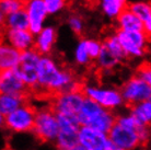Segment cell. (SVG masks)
<instances>
[{
    "label": "cell",
    "instance_id": "6da1fadb",
    "mask_svg": "<svg viewBox=\"0 0 151 150\" xmlns=\"http://www.w3.org/2000/svg\"><path fill=\"white\" fill-rule=\"evenodd\" d=\"M32 134L40 144L53 143L55 145L58 135V123L48 105L37 109Z\"/></svg>",
    "mask_w": 151,
    "mask_h": 150
},
{
    "label": "cell",
    "instance_id": "7a4b0ae2",
    "mask_svg": "<svg viewBox=\"0 0 151 150\" xmlns=\"http://www.w3.org/2000/svg\"><path fill=\"white\" fill-rule=\"evenodd\" d=\"M124 105L130 110L138 103L150 101L151 87L136 76H132L118 89Z\"/></svg>",
    "mask_w": 151,
    "mask_h": 150
},
{
    "label": "cell",
    "instance_id": "3957f363",
    "mask_svg": "<svg viewBox=\"0 0 151 150\" xmlns=\"http://www.w3.org/2000/svg\"><path fill=\"white\" fill-rule=\"evenodd\" d=\"M37 112V107L32 104V102L25 103L21 107L15 110L4 116V129L17 133L33 131L35 122V115Z\"/></svg>",
    "mask_w": 151,
    "mask_h": 150
},
{
    "label": "cell",
    "instance_id": "277c9868",
    "mask_svg": "<svg viewBox=\"0 0 151 150\" xmlns=\"http://www.w3.org/2000/svg\"><path fill=\"white\" fill-rule=\"evenodd\" d=\"M41 57L34 48L24 50L21 53L19 66L17 67L23 82L30 90L31 95L37 84V67Z\"/></svg>",
    "mask_w": 151,
    "mask_h": 150
},
{
    "label": "cell",
    "instance_id": "5b68a950",
    "mask_svg": "<svg viewBox=\"0 0 151 150\" xmlns=\"http://www.w3.org/2000/svg\"><path fill=\"white\" fill-rule=\"evenodd\" d=\"M0 95H31L18 68L0 71Z\"/></svg>",
    "mask_w": 151,
    "mask_h": 150
},
{
    "label": "cell",
    "instance_id": "8992f818",
    "mask_svg": "<svg viewBox=\"0 0 151 150\" xmlns=\"http://www.w3.org/2000/svg\"><path fill=\"white\" fill-rule=\"evenodd\" d=\"M84 98L86 97L82 93H64L47 102V105L54 114L78 115Z\"/></svg>",
    "mask_w": 151,
    "mask_h": 150
},
{
    "label": "cell",
    "instance_id": "52a82bcc",
    "mask_svg": "<svg viewBox=\"0 0 151 150\" xmlns=\"http://www.w3.org/2000/svg\"><path fill=\"white\" fill-rule=\"evenodd\" d=\"M107 139L119 150H134L141 147V141L136 131L125 129L116 123L107 133Z\"/></svg>",
    "mask_w": 151,
    "mask_h": 150
},
{
    "label": "cell",
    "instance_id": "ba28073f",
    "mask_svg": "<svg viewBox=\"0 0 151 150\" xmlns=\"http://www.w3.org/2000/svg\"><path fill=\"white\" fill-rule=\"evenodd\" d=\"M83 94L86 98H89L93 100L101 105L103 109H114L118 105L123 103L122 97L117 89H100L95 87H89L86 86Z\"/></svg>",
    "mask_w": 151,
    "mask_h": 150
},
{
    "label": "cell",
    "instance_id": "9c48e42d",
    "mask_svg": "<svg viewBox=\"0 0 151 150\" xmlns=\"http://www.w3.org/2000/svg\"><path fill=\"white\" fill-rule=\"evenodd\" d=\"M24 10L29 18V31L37 35L43 30V24L47 17V10L43 0H25Z\"/></svg>",
    "mask_w": 151,
    "mask_h": 150
},
{
    "label": "cell",
    "instance_id": "30bf717a",
    "mask_svg": "<svg viewBox=\"0 0 151 150\" xmlns=\"http://www.w3.org/2000/svg\"><path fill=\"white\" fill-rule=\"evenodd\" d=\"M4 38L8 40L9 45L22 53L33 48L35 38L29 30H7L4 33Z\"/></svg>",
    "mask_w": 151,
    "mask_h": 150
},
{
    "label": "cell",
    "instance_id": "8fae6325",
    "mask_svg": "<svg viewBox=\"0 0 151 150\" xmlns=\"http://www.w3.org/2000/svg\"><path fill=\"white\" fill-rule=\"evenodd\" d=\"M78 139H79L80 145L84 147L87 150H92L94 148L103 146L109 140L105 134L100 133L90 127H87V126L80 127L79 133H78Z\"/></svg>",
    "mask_w": 151,
    "mask_h": 150
},
{
    "label": "cell",
    "instance_id": "7c38bea8",
    "mask_svg": "<svg viewBox=\"0 0 151 150\" xmlns=\"http://www.w3.org/2000/svg\"><path fill=\"white\" fill-rule=\"evenodd\" d=\"M57 33L56 30L52 26L43 27V30L36 35L34 38L33 48L41 55V56H48L52 52L53 46L56 42Z\"/></svg>",
    "mask_w": 151,
    "mask_h": 150
},
{
    "label": "cell",
    "instance_id": "4fadbf2b",
    "mask_svg": "<svg viewBox=\"0 0 151 150\" xmlns=\"http://www.w3.org/2000/svg\"><path fill=\"white\" fill-rule=\"evenodd\" d=\"M116 30L124 32H145L144 25L136 15L125 9L116 19Z\"/></svg>",
    "mask_w": 151,
    "mask_h": 150
},
{
    "label": "cell",
    "instance_id": "5bb4252c",
    "mask_svg": "<svg viewBox=\"0 0 151 150\" xmlns=\"http://www.w3.org/2000/svg\"><path fill=\"white\" fill-rule=\"evenodd\" d=\"M21 53L14 49L6 42L0 43V71L13 69L18 67L20 63Z\"/></svg>",
    "mask_w": 151,
    "mask_h": 150
},
{
    "label": "cell",
    "instance_id": "9a60e30c",
    "mask_svg": "<svg viewBox=\"0 0 151 150\" xmlns=\"http://www.w3.org/2000/svg\"><path fill=\"white\" fill-rule=\"evenodd\" d=\"M117 116L118 115L116 113L111 112L110 110L102 109V111L99 113L94 118H92V120L89 123L87 127L95 129V131L103 133L106 135L110 131L111 128L113 127V125L115 124Z\"/></svg>",
    "mask_w": 151,
    "mask_h": 150
},
{
    "label": "cell",
    "instance_id": "2e32d148",
    "mask_svg": "<svg viewBox=\"0 0 151 150\" xmlns=\"http://www.w3.org/2000/svg\"><path fill=\"white\" fill-rule=\"evenodd\" d=\"M29 102H32L30 95H0V113L7 116Z\"/></svg>",
    "mask_w": 151,
    "mask_h": 150
},
{
    "label": "cell",
    "instance_id": "e0dca14e",
    "mask_svg": "<svg viewBox=\"0 0 151 150\" xmlns=\"http://www.w3.org/2000/svg\"><path fill=\"white\" fill-rule=\"evenodd\" d=\"M127 9L141 21L145 33L150 36L151 33V6L149 2H134L127 6Z\"/></svg>",
    "mask_w": 151,
    "mask_h": 150
},
{
    "label": "cell",
    "instance_id": "ac0fdd59",
    "mask_svg": "<svg viewBox=\"0 0 151 150\" xmlns=\"http://www.w3.org/2000/svg\"><path fill=\"white\" fill-rule=\"evenodd\" d=\"M121 65V61L102 44L101 52L96 58V66L100 71H112L114 68Z\"/></svg>",
    "mask_w": 151,
    "mask_h": 150
},
{
    "label": "cell",
    "instance_id": "d6986e66",
    "mask_svg": "<svg viewBox=\"0 0 151 150\" xmlns=\"http://www.w3.org/2000/svg\"><path fill=\"white\" fill-rule=\"evenodd\" d=\"M7 30H29V18L25 10H19L6 17Z\"/></svg>",
    "mask_w": 151,
    "mask_h": 150
},
{
    "label": "cell",
    "instance_id": "ffe728a7",
    "mask_svg": "<svg viewBox=\"0 0 151 150\" xmlns=\"http://www.w3.org/2000/svg\"><path fill=\"white\" fill-rule=\"evenodd\" d=\"M150 110H151L150 101L141 102V103L136 104L130 110V112H132L130 116L134 117L140 125L150 127V120H151Z\"/></svg>",
    "mask_w": 151,
    "mask_h": 150
},
{
    "label": "cell",
    "instance_id": "44dd1931",
    "mask_svg": "<svg viewBox=\"0 0 151 150\" xmlns=\"http://www.w3.org/2000/svg\"><path fill=\"white\" fill-rule=\"evenodd\" d=\"M103 12L111 19H116L125 9H127V0H100Z\"/></svg>",
    "mask_w": 151,
    "mask_h": 150
},
{
    "label": "cell",
    "instance_id": "7402d4cb",
    "mask_svg": "<svg viewBox=\"0 0 151 150\" xmlns=\"http://www.w3.org/2000/svg\"><path fill=\"white\" fill-rule=\"evenodd\" d=\"M102 44L113 54L114 56L116 57L117 59L121 61V64L128 60V57L125 54V52L123 50V48H122L121 44H119V42H118V38H117V36H116L115 31H114V33L109 34V35L104 38V41L102 42Z\"/></svg>",
    "mask_w": 151,
    "mask_h": 150
},
{
    "label": "cell",
    "instance_id": "603a6c76",
    "mask_svg": "<svg viewBox=\"0 0 151 150\" xmlns=\"http://www.w3.org/2000/svg\"><path fill=\"white\" fill-rule=\"evenodd\" d=\"M25 0H0V10L6 17L24 9Z\"/></svg>",
    "mask_w": 151,
    "mask_h": 150
},
{
    "label": "cell",
    "instance_id": "cb8c5ba5",
    "mask_svg": "<svg viewBox=\"0 0 151 150\" xmlns=\"http://www.w3.org/2000/svg\"><path fill=\"white\" fill-rule=\"evenodd\" d=\"M76 61L81 66H88L91 63L90 58L88 56L87 47H86V40L82 38L76 49Z\"/></svg>",
    "mask_w": 151,
    "mask_h": 150
},
{
    "label": "cell",
    "instance_id": "d4e9b609",
    "mask_svg": "<svg viewBox=\"0 0 151 150\" xmlns=\"http://www.w3.org/2000/svg\"><path fill=\"white\" fill-rule=\"evenodd\" d=\"M86 47L90 60H96L102 48V42L96 40H86Z\"/></svg>",
    "mask_w": 151,
    "mask_h": 150
},
{
    "label": "cell",
    "instance_id": "484cf974",
    "mask_svg": "<svg viewBox=\"0 0 151 150\" xmlns=\"http://www.w3.org/2000/svg\"><path fill=\"white\" fill-rule=\"evenodd\" d=\"M136 77L141 79L146 83L150 84L151 83V69H150V63L149 61H144L142 64L138 66L136 70Z\"/></svg>",
    "mask_w": 151,
    "mask_h": 150
},
{
    "label": "cell",
    "instance_id": "4316f807",
    "mask_svg": "<svg viewBox=\"0 0 151 150\" xmlns=\"http://www.w3.org/2000/svg\"><path fill=\"white\" fill-rule=\"evenodd\" d=\"M69 26L73 31V33L78 36H81L83 32V19L78 14H72L69 17Z\"/></svg>",
    "mask_w": 151,
    "mask_h": 150
},
{
    "label": "cell",
    "instance_id": "83f0119b",
    "mask_svg": "<svg viewBox=\"0 0 151 150\" xmlns=\"http://www.w3.org/2000/svg\"><path fill=\"white\" fill-rule=\"evenodd\" d=\"M48 14H55L66 6L67 0H43Z\"/></svg>",
    "mask_w": 151,
    "mask_h": 150
},
{
    "label": "cell",
    "instance_id": "f1b7e54d",
    "mask_svg": "<svg viewBox=\"0 0 151 150\" xmlns=\"http://www.w3.org/2000/svg\"><path fill=\"white\" fill-rule=\"evenodd\" d=\"M6 31H7V27H6V15L0 10V36H4V38Z\"/></svg>",
    "mask_w": 151,
    "mask_h": 150
},
{
    "label": "cell",
    "instance_id": "f546056e",
    "mask_svg": "<svg viewBox=\"0 0 151 150\" xmlns=\"http://www.w3.org/2000/svg\"><path fill=\"white\" fill-rule=\"evenodd\" d=\"M69 150H87V149H86L83 146H81L80 144H78V145H76L75 147H72L71 149H69Z\"/></svg>",
    "mask_w": 151,
    "mask_h": 150
},
{
    "label": "cell",
    "instance_id": "4dcf8cb0",
    "mask_svg": "<svg viewBox=\"0 0 151 150\" xmlns=\"http://www.w3.org/2000/svg\"><path fill=\"white\" fill-rule=\"evenodd\" d=\"M4 36H0V43H1V42H4Z\"/></svg>",
    "mask_w": 151,
    "mask_h": 150
},
{
    "label": "cell",
    "instance_id": "1f68e13d",
    "mask_svg": "<svg viewBox=\"0 0 151 150\" xmlns=\"http://www.w3.org/2000/svg\"><path fill=\"white\" fill-rule=\"evenodd\" d=\"M90 1H91V2H93V4H94V2H98L99 0H90Z\"/></svg>",
    "mask_w": 151,
    "mask_h": 150
},
{
    "label": "cell",
    "instance_id": "d6a6232c",
    "mask_svg": "<svg viewBox=\"0 0 151 150\" xmlns=\"http://www.w3.org/2000/svg\"><path fill=\"white\" fill-rule=\"evenodd\" d=\"M115 150H119V149H117V148H116V149H115Z\"/></svg>",
    "mask_w": 151,
    "mask_h": 150
}]
</instances>
